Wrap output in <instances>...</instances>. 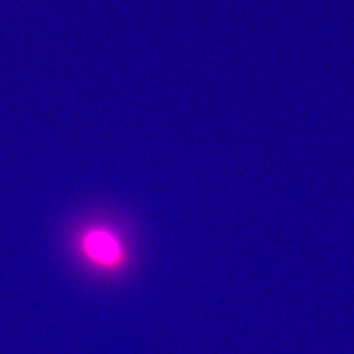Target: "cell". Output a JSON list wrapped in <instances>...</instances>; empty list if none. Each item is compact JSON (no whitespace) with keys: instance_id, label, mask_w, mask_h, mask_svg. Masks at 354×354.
Masks as SVG:
<instances>
[{"instance_id":"cell-1","label":"cell","mask_w":354,"mask_h":354,"mask_svg":"<svg viewBox=\"0 0 354 354\" xmlns=\"http://www.w3.org/2000/svg\"><path fill=\"white\" fill-rule=\"evenodd\" d=\"M84 254L93 263L114 268L122 261L124 251L121 243L112 231L106 228H91L82 238Z\"/></svg>"}]
</instances>
